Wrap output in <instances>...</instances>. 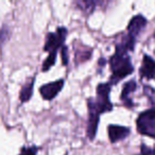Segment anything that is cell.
<instances>
[{
  "instance_id": "9",
  "label": "cell",
  "mask_w": 155,
  "mask_h": 155,
  "mask_svg": "<svg viewBox=\"0 0 155 155\" xmlns=\"http://www.w3.org/2000/svg\"><path fill=\"white\" fill-rule=\"evenodd\" d=\"M155 74V61L151 56L143 55L142 65L140 68V75L147 79H152Z\"/></svg>"
},
{
  "instance_id": "8",
  "label": "cell",
  "mask_w": 155,
  "mask_h": 155,
  "mask_svg": "<svg viewBox=\"0 0 155 155\" xmlns=\"http://www.w3.org/2000/svg\"><path fill=\"white\" fill-rule=\"evenodd\" d=\"M108 137L112 142H117L119 140H122L127 138L130 134V129L125 127H120V125H110L107 129Z\"/></svg>"
},
{
  "instance_id": "6",
  "label": "cell",
  "mask_w": 155,
  "mask_h": 155,
  "mask_svg": "<svg viewBox=\"0 0 155 155\" xmlns=\"http://www.w3.org/2000/svg\"><path fill=\"white\" fill-rule=\"evenodd\" d=\"M63 86H64V80H58L54 81V82L48 83L46 85H43L39 88V93L45 100H52L62 91Z\"/></svg>"
},
{
  "instance_id": "10",
  "label": "cell",
  "mask_w": 155,
  "mask_h": 155,
  "mask_svg": "<svg viewBox=\"0 0 155 155\" xmlns=\"http://www.w3.org/2000/svg\"><path fill=\"white\" fill-rule=\"evenodd\" d=\"M137 85H136L135 81H130V82L125 83L124 86H123L122 93H121V99L124 101V103L127 104V106H132V100L129 99V96L133 93L134 91L136 89Z\"/></svg>"
},
{
  "instance_id": "2",
  "label": "cell",
  "mask_w": 155,
  "mask_h": 155,
  "mask_svg": "<svg viewBox=\"0 0 155 155\" xmlns=\"http://www.w3.org/2000/svg\"><path fill=\"white\" fill-rule=\"evenodd\" d=\"M136 124L140 134L155 139V108L141 113L136 121Z\"/></svg>"
},
{
  "instance_id": "17",
  "label": "cell",
  "mask_w": 155,
  "mask_h": 155,
  "mask_svg": "<svg viewBox=\"0 0 155 155\" xmlns=\"http://www.w3.org/2000/svg\"><path fill=\"white\" fill-rule=\"evenodd\" d=\"M61 56H62V63L63 65H67L68 64V51H67V47L66 46H63L62 49H61Z\"/></svg>"
},
{
  "instance_id": "3",
  "label": "cell",
  "mask_w": 155,
  "mask_h": 155,
  "mask_svg": "<svg viewBox=\"0 0 155 155\" xmlns=\"http://www.w3.org/2000/svg\"><path fill=\"white\" fill-rule=\"evenodd\" d=\"M100 110L96 104L95 99H88V123H87V136L91 140L95 139L99 124Z\"/></svg>"
},
{
  "instance_id": "15",
  "label": "cell",
  "mask_w": 155,
  "mask_h": 155,
  "mask_svg": "<svg viewBox=\"0 0 155 155\" xmlns=\"http://www.w3.org/2000/svg\"><path fill=\"white\" fill-rule=\"evenodd\" d=\"M36 147H29V148H22L19 155H36Z\"/></svg>"
},
{
  "instance_id": "20",
  "label": "cell",
  "mask_w": 155,
  "mask_h": 155,
  "mask_svg": "<svg viewBox=\"0 0 155 155\" xmlns=\"http://www.w3.org/2000/svg\"><path fill=\"white\" fill-rule=\"evenodd\" d=\"M154 37H155V33H154Z\"/></svg>"
},
{
  "instance_id": "7",
  "label": "cell",
  "mask_w": 155,
  "mask_h": 155,
  "mask_svg": "<svg viewBox=\"0 0 155 155\" xmlns=\"http://www.w3.org/2000/svg\"><path fill=\"white\" fill-rule=\"evenodd\" d=\"M147 26V19L142 15H136L134 16L131 19V21L129 22V26H127V31H129V34L131 36H133L134 38L139 35V33L146 28Z\"/></svg>"
},
{
  "instance_id": "11",
  "label": "cell",
  "mask_w": 155,
  "mask_h": 155,
  "mask_svg": "<svg viewBox=\"0 0 155 155\" xmlns=\"http://www.w3.org/2000/svg\"><path fill=\"white\" fill-rule=\"evenodd\" d=\"M34 82H35V78H32L29 82H27L24 85L19 95V99L21 102H28L31 99L33 94V85H34Z\"/></svg>"
},
{
  "instance_id": "5",
  "label": "cell",
  "mask_w": 155,
  "mask_h": 155,
  "mask_svg": "<svg viewBox=\"0 0 155 155\" xmlns=\"http://www.w3.org/2000/svg\"><path fill=\"white\" fill-rule=\"evenodd\" d=\"M67 36V30L65 28H58L56 33H49L46 41V45L44 47L45 51L53 52L56 51L61 47H63V44Z\"/></svg>"
},
{
  "instance_id": "4",
  "label": "cell",
  "mask_w": 155,
  "mask_h": 155,
  "mask_svg": "<svg viewBox=\"0 0 155 155\" xmlns=\"http://www.w3.org/2000/svg\"><path fill=\"white\" fill-rule=\"evenodd\" d=\"M110 85L108 83H101L97 87V99L95 100L100 113L110 112L113 110V104L110 101Z\"/></svg>"
},
{
  "instance_id": "18",
  "label": "cell",
  "mask_w": 155,
  "mask_h": 155,
  "mask_svg": "<svg viewBox=\"0 0 155 155\" xmlns=\"http://www.w3.org/2000/svg\"><path fill=\"white\" fill-rule=\"evenodd\" d=\"M7 37H8V31L5 29L0 30V45L3 44V41L7 39Z\"/></svg>"
},
{
  "instance_id": "16",
  "label": "cell",
  "mask_w": 155,
  "mask_h": 155,
  "mask_svg": "<svg viewBox=\"0 0 155 155\" xmlns=\"http://www.w3.org/2000/svg\"><path fill=\"white\" fill-rule=\"evenodd\" d=\"M139 155H155V149H151L146 144H141Z\"/></svg>"
},
{
  "instance_id": "13",
  "label": "cell",
  "mask_w": 155,
  "mask_h": 155,
  "mask_svg": "<svg viewBox=\"0 0 155 155\" xmlns=\"http://www.w3.org/2000/svg\"><path fill=\"white\" fill-rule=\"evenodd\" d=\"M91 50H86V48L84 50H78L75 52V62L78 64H80V63L88 60L91 58Z\"/></svg>"
},
{
  "instance_id": "19",
  "label": "cell",
  "mask_w": 155,
  "mask_h": 155,
  "mask_svg": "<svg viewBox=\"0 0 155 155\" xmlns=\"http://www.w3.org/2000/svg\"><path fill=\"white\" fill-rule=\"evenodd\" d=\"M105 63H106V61H105V58H100V61H99V65L100 66H102V65H105Z\"/></svg>"
},
{
  "instance_id": "1",
  "label": "cell",
  "mask_w": 155,
  "mask_h": 155,
  "mask_svg": "<svg viewBox=\"0 0 155 155\" xmlns=\"http://www.w3.org/2000/svg\"><path fill=\"white\" fill-rule=\"evenodd\" d=\"M127 50L120 44H117L116 52L110 58V65L112 69V81L113 84H116L120 80L124 79L129 74L133 72L134 68L131 63V58L127 54Z\"/></svg>"
},
{
  "instance_id": "12",
  "label": "cell",
  "mask_w": 155,
  "mask_h": 155,
  "mask_svg": "<svg viewBox=\"0 0 155 155\" xmlns=\"http://www.w3.org/2000/svg\"><path fill=\"white\" fill-rule=\"evenodd\" d=\"M77 5L85 14H91L96 8L95 1H89V0H86V1H79V2H77Z\"/></svg>"
},
{
  "instance_id": "14",
  "label": "cell",
  "mask_w": 155,
  "mask_h": 155,
  "mask_svg": "<svg viewBox=\"0 0 155 155\" xmlns=\"http://www.w3.org/2000/svg\"><path fill=\"white\" fill-rule=\"evenodd\" d=\"M55 60H56V51L50 52L49 55H48V58H46V61L44 62V64H43V71L49 70V69L54 65Z\"/></svg>"
}]
</instances>
